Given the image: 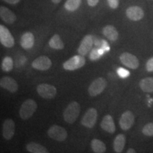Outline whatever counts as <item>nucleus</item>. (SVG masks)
<instances>
[{
	"label": "nucleus",
	"instance_id": "nucleus-1",
	"mask_svg": "<svg viewBox=\"0 0 153 153\" xmlns=\"http://www.w3.org/2000/svg\"><path fill=\"white\" fill-rule=\"evenodd\" d=\"M38 105L33 99H28L23 103L19 110V116L23 120H28L36 111Z\"/></svg>",
	"mask_w": 153,
	"mask_h": 153
},
{
	"label": "nucleus",
	"instance_id": "nucleus-2",
	"mask_svg": "<svg viewBox=\"0 0 153 153\" xmlns=\"http://www.w3.org/2000/svg\"><path fill=\"white\" fill-rule=\"evenodd\" d=\"M80 113V105L76 101L70 103L63 113L64 120L68 123L72 124L76 121Z\"/></svg>",
	"mask_w": 153,
	"mask_h": 153
},
{
	"label": "nucleus",
	"instance_id": "nucleus-3",
	"mask_svg": "<svg viewBox=\"0 0 153 153\" xmlns=\"http://www.w3.org/2000/svg\"><path fill=\"white\" fill-rule=\"evenodd\" d=\"M85 63L86 60L83 55H74L63 63V68L69 71H74L82 68Z\"/></svg>",
	"mask_w": 153,
	"mask_h": 153
},
{
	"label": "nucleus",
	"instance_id": "nucleus-4",
	"mask_svg": "<svg viewBox=\"0 0 153 153\" xmlns=\"http://www.w3.org/2000/svg\"><path fill=\"white\" fill-rule=\"evenodd\" d=\"M106 85V80L104 77H99L91 82L88 88V92L91 97H96L103 92Z\"/></svg>",
	"mask_w": 153,
	"mask_h": 153
},
{
	"label": "nucleus",
	"instance_id": "nucleus-5",
	"mask_svg": "<svg viewBox=\"0 0 153 153\" xmlns=\"http://www.w3.org/2000/svg\"><path fill=\"white\" fill-rule=\"evenodd\" d=\"M48 136L55 140L62 142L68 137V132L64 128L60 126H53L48 131Z\"/></svg>",
	"mask_w": 153,
	"mask_h": 153
},
{
	"label": "nucleus",
	"instance_id": "nucleus-6",
	"mask_svg": "<svg viewBox=\"0 0 153 153\" xmlns=\"http://www.w3.org/2000/svg\"><path fill=\"white\" fill-rule=\"evenodd\" d=\"M36 90L42 98L45 99H53L57 94L55 87L48 84H41L36 88Z\"/></svg>",
	"mask_w": 153,
	"mask_h": 153
},
{
	"label": "nucleus",
	"instance_id": "nucleus-7",
	"mask_svg": "<svg viewBox=\"0 0 153 153\" xmlns=\"http://www.w3.org/2000/svg\"><path fill=\"white\" fill-rule=\"evenodd\" d=\"M97 117H98V113L97 109L94 108H89L84 115L81 120L82 125L86 128H91L96 124Z\"/></svg>",
	"mask_w": 153,
	"mask_h": 153
},
{
	"label": "nucleus",
	"instance_id": "nucleus-8",
	"mask_svg": "<svg viewBox=\"0 0 153 153\" xmlns=\"http://www.w3.org/2000/svg\"><path fill=\"white\" fill-rule=\"evenodd\" d=\"M0 42L7 48H12L15 43L14 38L10 31L3 25H0Z\"/></svg>",
	"mask_w": 153,
	"mask_h": 153
},
{
	"label": "nucleus",
	"instance_id": "nucleus-9",
	"mask_svg": "<svg viewBox=\"0 0 153 153\" xmlns=\"http://www.w3.org/2000/svg\"><path fill=\"white\" fill-rule=\"evenodd\" d=\"M120 60L124 65L135 70L139 67V60L136 56L130 53H123L120 55Z\"/></svg>",
	"mask_w": 153,
	"mask_h": 153
},
{
	"label": "nucleus",
	"instance_id": "nucleus-10",
	"mask_svg": "<svg viewBox=\"0 0 153 153\" xmlns=\"http://www.w3.org/2000/svg\"><path fill=\"white\" fill-rule=\"evenodd\" d=\"M51 66H52V61L48 57L45 55L37 57L32 62V67L36 70H41V71L48 70L51 68Z\"/></svg>",
	"mask_w": 153,
	"mask_h": 153
},
{
	"label": "nucleus",
	"instance_id": "nucleus-11",
	"mask_svg": "<svg viewBox=\"0 0 153 153\" xmlns=\"http://www.w3.org/2000/svg\"><path fill=\"white\" fill-rule=\"evenodd\" d=\"M135 121V116L131 111H126L121 115L119 120L120 127L123 131H128L133 126Z\"/></svg>",
	"mask_w": 153,
	"mask_h": 153
},
{
	"label": "nucleus",
	"instance_id": "nucleus-12",
	"mask_svg": "<svg viewBox=\"0 0 153 153\" xmlns=\"http://www.w3.org/2000/svg\"><path fill=\"white\" fill-rule=\"evenodd\" d=\"M15 133V123L11 118L4 120L2 128V135L4 138L9 140L12 138Z\"/></svg>",
	"mask_w": 153,
	"mask_h": 153
},
{
	"label": "nucleus",
	"instance_id": "nucleus-13",
	"mask_svg": "<svg viewBox=\"0 0 153 153\" xmlns=\"http://www.w3.org/2000/svg\"><path fill=\"white\" fill-rule=\"evenodd\" d=\"M0 86L11 93H15L19 89V85L16 80L10 76H4L0 79Z\"/></svg>",
	"mask_w": 153,
	"mask_h": 153
},
{
	"label": "nucleus",
	"instance_id": "nucleus-14",
	"mask_svg": "<svg viewBox=\"0 0 153 153\" xmlns=\"http://www.w3.org/2000/svg\"><path fill=\"white\" fill-rule=\"evenodd\" d=\"M94 44L93 37L91 35H87L85 36V38L82 39V41L80 43L79 48L77 50V52L79 55L85 56L89 52V51L92 48Z\"/></svg>",
	"mask_w": 153,
	"mask_h": 153
},
{
	"label": "nucleus",
	"instance_id": "nucleus-15",
	"mask_svg": "<svg viewBox=\"0 0 153 153\" xmlns=\"http://www.w3.org/2000/svg\"><path fill=\"white\" fill-rule=\"evenodd\" d=\"M126 16L131 20L137 22L144 17V11L140 7L133 6L126 9Z\"/></svg>",
	"mask_w": 153,
	"mask_h": 153
},
{
	"label": "nucleus",
	"instance_id": "nucleus-16",
	"mask_svg": "<svg viewBox=\"0 0 153 153\" xmlns=\"http://www.w3.org/2000/svg\"><path fill=\"white\" fill-rule=\"evenodd\" d=\"M0 17L1 20L8 24H12L16 22V14L7 7L1 6L0 7Z\"/></svg>",
	"mask_w": 153,
	"mask_h": 153
},
{
	"label": "nucleus",
	"instance_id": "nucleus-17",
	"mask_svg": "<svg viewBox=\"0 0 153 153\" xmlns=\"http://www.w3.org/2000/svg\"><path fill=\"white\" fill-rule=\"evenodd\" d=\"M101 127L105 131L109 133H114L116 131V126L111 115H106L101 122Z\"/></svg>",
	"mask_w": 153,
	"mask_h": 153
},
{
	"label": "nucleus",
	"instance_id": "nucleus-18",
	"mask_svg": "<svg viewBox=\"0 0 153 153\" xmlns=\"http://www.w3.org/2000/svg\"><path fill=\"white\" fill-rule=\"evenodd\" d=\"M35 43V37L30 32H26L21 38L20 43L24 49L28 50L33 46Z\"/></svg>",
	"mask_w": 153,
	"mask_h": 153
},
{
	"label": "nucleus",
	"instance_id": "nucleus-19",
	"mask_svg": "<svg viewBox=\"0 0 153 153\" xmlns=\"http://www.w3.org/2000/svg\"><path fill=\"white\" fill-rule=\"evenodd\" d=\"M103 34L111 41H117L118 38V33L116 28L112 25H107L103 28Z\"/></svg>",
	"mask_w": 153,
	"mask_h": 153
},
{
	"label": "nucleus",
	"instance_id": "nucleus-20",
	"mask_svg": "<svg viewBox=\"0 0 153 153\" xmlns=\"http://www.w3.org/2000/svg\"><path fill=\"white\" fill-rule=\"evenodd\" d=\"M126 142V136L123 134H118L114 141V149L115 152L120 153L123 152Z\"/></svg>",
	"mask_w": 153,
	"mask_h": 153
},
{
	"label": "nucleus",
	"instance_id": "nucleus-21",
	"mask_svg": "<svg viewBox=\"0 0 153 153\" xmlns=\"http://www.w3.org/2000/svg\"><path fill=\"white\" fill-rule=\"evenodd\" d=\"M26 150L31 153H48V150L45 147L35 142H30L26 145Z\"/></svg>",
	"mask_w": 153,
	"mask_h": 153
},
{
	"label": "nucleus",
	"instance_id": "nucleus-22",
	"mask_svg": "<svg viewBox=\"0 0 153 153\" xmlns=\"http://www.w3.org/2000/svg\"><path fill=\"white\" fill-rule=\"evenodd\" d=\"M140 87L144 92H153V77L144 78L140 82Z\"/></svg>",
	"mask_w": 153,
	"mask_h": 153
},
{
	"label": "nucleus",
	"instance_id": "nucleus-23",
	"mask_svg": "<svg viewBox=\"0 0 153 153\" xmlns=\"http://www.w3.org/2000/svg\"><path fill=\"white\" fill-rule=\"evenodd\" d=\"M50 47L55 50H62L64 48L65 45L60 36L57 34H55L49 41Z\"/></svg>",
	"mask_w": 153,
	"mask_h": 153
},
{
	"label": "nucleus",
	"instance_id": "nucleus-24",
	"mask_svg": "<svg viewBox=\"0 0 153 153\" xmlns=\"http://www.w3.org/2000/svg\"><path fill=\"white\" fill-rule=\"evenodd\" d=\"M91 147L95 153H104L106 150V145L99 139H93L91 142Z\"/></svg>",
	"mask_w": 153,
	"mask_h": 153
},
{
	"label": "nucleus",
	"instance_id": "nucleus-25",
	"mask_svg": "<svg viewBox=\"0 0 153 153\" xmlns=\"http://www.w3.org/2000/svg\"><path fill=\"white\" fill-rule=\"evenodd\" d=\"M82 0H67L65 4V8L69 11H74L79 9Z\"/></svg>",
	"mask_w": 153,
	"mask_h": 153
},
{
	"label": "nucleus",
	"instance_id": "nucleus-26",
	"mask_svg": "<svg viewBox=\"0 0 153 153\" xmlns=\"http://www.w3.org/2000/svg\"><path fill=\"white\" fill-rule=\"evenodd\" d=\"M14 68V61L11 57L7 56L3 59L1 62V69L4 72H10Z\"/></svg>",
	"mask_w": 153,
	"mask_h": 153
},
{
	"label": "nucleus",
	"instance_id": "nucleus-27",
	"mask_svg": "<svg viewBox=\"0 0 153 153\" xmlns=\"http://www.w3.org/2000/svg\"><path fill=\"white\" fill-rule=\"evenodd\" d=\"M143 133L146 136H153V123L146 124L143 128Z\"/></svg>",
	"mask_w": 153,
	"mask_h": 153
},
{
	"label": "nucleus",
	"instance_id": "nucleus-28",
	"mask_svg": "<svg viewBox=\"0 0 153 153\" xmlns=\"http://www.w3.org/2000/svg\"><path fill=\"white\" fill-rule=\"evenodd\" d=\"M117 73L119 75L120 77L121 78H126L128 77L130 75L129 71H128L127 70L124 69L123 68H120L117 70Z\"/></svg>",
	"mask_w": 153,
	"mask_h": 153
},
{
	"label": "nucleus",
	"instance_id": "nucleus-29",
	"mask_svg": "<svg viewBox=\"0 0 153 153\" xmlns=\"http://www.w3.org/2000/svg\"><path fill=\"white\" fill-rule=\"evenodd\" d=\"M100 56L101 55L99 53V49H94L90 54V59L91 60H96L99 58Z\"/></svg>",
	"mask_w": 153,
	"mask_h": 153
},
{
	"label": "nucleus",
	"instance_id": "nucleus-30",
	"mask_svg": "<svg viewBox=\"0 0 153 153\" xmlns=\"http://www.w3.org/2000/svg\"><path fill=\"white\" fill-rule=\"evenodd\" d=\"M108 6L111 9H117L118 5H119V0H107Z\"/></svg>",
	"mask_w": 153,
	"mask_h": 153
},
{
	"label": "nucleus",
	"instance_id": "nucleus-31",
	"mask_svg": "<svg viewBox=\"0 0 153 153\" xmlns=\"http://www.w3.org/2000/svg\"><path fill=\"white\" fill-rule=\"evenodd\" d=\"M146 70L148 72H153V57L149 59L146 63Z\"/></svg>",
	"mask_w": 153,
	"mask_h": 153
},
{
	"label": "nucleus",
	"instance_id": "nucleus-32",
	"mask_svg": "<svg viewBox=\"0 0 153 153\" xmlns=\"http://www.w3.org/2000/svg\"><path fill=\"white\" fill-rule=\"evenodd\" d=\"M99 0H87L88 5L90 6L91 7H95V6L97 5V4L99 3Z\"/></svg>",
	"mask_w": 153,
	"mask_h": 153
},
{
	"label": "nucleus",
	"instance_id": "nucleus-33",
	"mask_svg": "<svg viewBox=\"0 0 153 153\" xmlns=\"http://www.w3.org/2000/svg\"><path fill=\"white\" fill-rule=\"evenodd\" d=\"M102 42H103V44H102V47H101V48L104 49L105 52H106V51H109V46H108L107 42L106 41H103Z\"/></svg>",
	"mask_w": 153,
	"mask_h": 153
},
{
	"label": "nucleus",
	"instance_id": "nucleus-34",
	"mask_svg": "<svg viewBox=\"0 0 153 153\" xmlns=\"http://www.w3.org/2000/svg\"><path fill=\"white\" fill-rule=\"evenodd\" d=\"M3 1L8 4H16L20 2L21 0H3Z\"/></svg>",
	"mask_w": 153,
	"mask_h": 153
},
{
	"label": "nucleus",
	"instance_id": "nucleus-35",
	"mask_svg": "<svg viewBox=\"0 0 153 153\" xmlns=\"http://www.w3.org/2000/svg\"><path fill=\"white\" fill-rule=\"evenodd\" d=\"M135 150H134V149H132V148H130L128 150H127V153H135Z\"/></svg>",
	"mask_w": 153,
	"mask_h": 153
},
{
	"label": "nucleus",
	"instance_id": "nucleus-36",
	"mask_svg": "<svg viewBox=\"0 0 153 153\" xmlns=\"http://www.w3.org/2000/svg\"><path fill=\"white\" fill-rule=\"evenodd\" d=\"M52 1V2H53L54 4H58L60 3L62 0H51Z\"/></svg>",
	"mask_w": 153,
	"mask_h": 153
}]
</instances>
